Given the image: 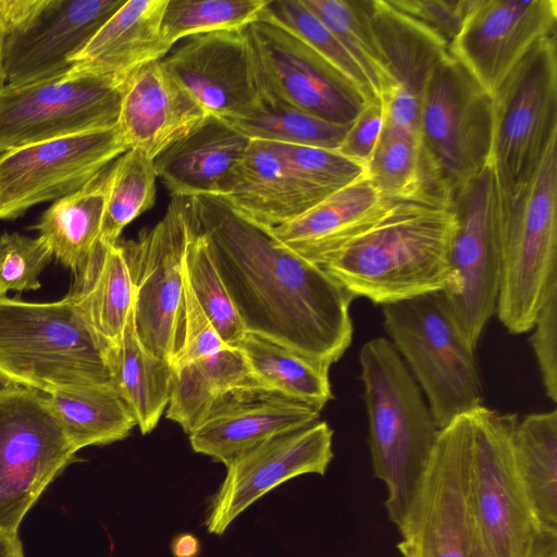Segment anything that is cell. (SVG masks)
Segmentation results:
<instances>
[{
    "label": "cell",
    "mask_w": 557,
    "mask_h": 557,
    "mask_svg": "<svg viewBox=\"0 0 557 557\" xmlns=\"http://www.w3.org/2000/svg\"><path fill=\"white\" fill-rule=\"evenodd\" d=\"M188 202L247 332L329 367L336 362L352 339L354 295L224 197L201 195Z\"/></svg>",
    "instance_id": "obj_1"
},
{
    "label": "cell",
    "mask_w": 557,
    "mask_h": 557,
    "mask_svg": "<svg viewBox=\"0 0 557 557\" xmlns=\"http://www.w3.org/2000/svg\"><path fill=\"white\" fill-rule=\"evenodd\" d=\"M447 207L398 202L322 268L354 297L388 305L441 292L449 275Z\"/></svg>",
    "instance_id": "obj_2"
},
{
    "label": "cell",
    "mask_w": 557,
    "mask_h": 557,
    "mask_svg": "<svg viewBox=\"0 0 557 557\" xmlns=\"http://www.w3.org/2000/svg\"><path fill=\"white\" fill-rule=\"evenodd\" d=\"M359 362L372 470L386 486V511L399 528L419 490L440 429L421 388L387 338L364 343Z\"/></svg>",
    "instance_id": "obj_3"
},
{
    "label": "cell",
    "mask_w": 557,
    "mask_h": 557,
    "mask_svg": "<svg viewBox=\"0 0 557 557\" xmlns=\"http://www.w3.org/2000/svg\"><path fill=\"white\" fill-rule=\"evenodd\" d=\"M107 344L66 296H0V383L53 394L111 384Z\"/></svg>",
    "instance_id": "obj_4"
},
{
    "label": "cell",
    "mask_w": 557,
    "mask_h": 557,
    "mask_svg": "<svg viewBox=\"0 0 557 557\" xmlns=\"http://www.w3.org/2000/svg\"><path fill=\"white\" fill-rule=\"evenodd\" d=\"M502 196L495 313L508 332L521 334L532 329L541 307L557 289V140L530 181Z\"/></svg>",
    "instance_id": "obj_5"
},
{
    "label": "cell",
    "mask_w": 557,
    "mask_h": 557,
    "mask_svg": "<svg viewBox=\"0 0 557 557\" xmlns=\"http://www.w3.org/2000/svg\"><path fill=\"white\" fill-rule=\"evenodd\" d=\"M383 324L440 430L482 406L474 350L459 333L442 292L384 305Z\"/></svg>",
    "instance_id": "obj_6"
},
{
    "label": "cell",
    "mask_w": 557,
    "mask_h": 557,
    "mask_svg": "<svg viewBox=\"0 0 557 557\" xmlns=\"http://www.w3.org/2000/svg\"><path fill=\"white\" fill-rule=\"evenodd\" d=\"M419 136L428 177L444 207L491 162L492 95L449 51L424 88Z\"/></svg>",
    "instance_id": "obj_7"
},
{
    "label": "cell",
    "mask_w": 557,
    "mask_h": 557,
    "mask_svg": "<svg viewBox=\"0 0 557 557\" xmlns=\"http://www.w3.org/2000/svg\"><path fill=\"white\" fill-rule=\"evenodd\" d=\"M502 189L490 162L450 196L449 275L441 290L466 343L475 350L496 311L500 281Z\"/></svg>",
    "instance_id": "obj_8"
},
{
    "label": "cell",
    "mask_w": 557,
    "mask_h": 557,
    "mask_svg": "<svg viewBox=\"0 0 557 557\" xmlns=\"http://www.w3.org/2000/svg\"><path fill=\"white\" fill-rule=\"evenodd\" d=\"M491 163L504 194L534 175L557 140L556 35L536 42L492 94Z\"/></svg>",
    "instance_id": "obj_9"
},
{
    "label": "cell",
    "mask_w": 557,
    "mask_h": 557,
    "mask_svg": "<svg viewBox=\"0 0 557 557\" xmlns=\"http://www.w3.org/2000/svg\"><path fill=\"white\" fill-rule=\"evenodd\" d=\"M470 497L474 531L485 557H530L543 532L517 473L513 413L485 406L470 413Z\"/></svg>",
    "instance_id": "obj_10"
},
{
    "label": "cell",
    "mask_w": 557,
    "mask_h": 557,
    "mask_svg": "<svg viewBox=\"0 0 557 557\" xmlns=\"http://www.w3.org/2000/svg\"><path fill=\"white\" fill-rule=\"evenodd\" d=\"M469 413L440 430L411 508L397 528L403 557H475Z\"/></svg>",
    "instance_id": "obj_11"
},
{
    "label": "cell",
    "mask_w": 557,
    "mask_h": 557,
    "mask_svg": "<svg viewBox=\"0 0 557 557\" xmlns=\"http://www.w3.org/2000/svg\"><path fill=\"white\" fill-rule=\"evenodd\" d=\"M76 453L46 394L0 387V530L18 532L26 513Z\"/></svg>",
    "instance_id": "obj_12"
},
{
    "label": "cell",
    "mask_w": 557,
    "mask_h": 557,
    "mask_svg": "<svg viewBox=\"0 0 557 557\" xmlns=\"http://www.w3.org/2000/svg\"><path fill=\"white\" fill-rule=\"evenodd\" d=\"M191 233L188 198L172 197L163 218L122 242L134 288L137 334L174 366L185 337L183 262Z\"/></svg>",
    "instance_id": "obj_13"
},
{
    "label": "cell",
    "mask_w": 557,
    "mask_h": 557,
    "mask_svg": "<svg viewBox=\"0 0 557 557\" xmlns=\"http://www.w3.org/2000/svg\"><path fill=\"white\" fill-rule=\"evenodd\" d=\"M125 0H0L1 86L66 75L77 54Z\"/></svg>",
    "instance_id": "obj_14"
},
{
    "label": "cell",
    "mask_w": 557,
    "mask_h": 557,
    "mask_svg": "<svg viewBox=\"0 0 557 557\" xmlns=\"http://www.w3.org/2000/svg\"><path fill=\"white\" fill-rule=\"evenodd\" d=\"M123 83L64 75L23 86H0V154L18 147L119 123Z\"/></svg>",
    "instance_id": "obj_15"
},
{
    "label": "cell",
    "mask_w": 557,
    "mask_h": 557,
    "mask_svg": "<svg viewBox=\"0 0 557 557\" xmlns=\"http://www.w3.org/2000/svg\"><path fill=\"white\" fill-rule=\"evenodd\" d=\"M129 149L119 125L26 145L0 154V220L73 194Z\"/></svg>",
    "instance_id": "obj_16"
},
{
    "label": "cell",
    "mask_w": 557,
    "mask_h": 557,
    "mask_svg": "<svg viewBox=\"0 0 557 557\" xmlns=\"http://www.w3.org/2000/svg\"><path fill=\"white\" fill-rule=\"evenodd\" d=\"M246 30L263 95L339 125H350L370 103L350 79L264 10Z\"/></svg>",
    "instance_id": "obj_17"
},
{
    "label": "cell",
    "mask_w": 557,
    "mask_h": 557,
    "mask_svg": "<svg viewBox=\"0 0 557 557\" xmlns=\"http://www.w3.org/2000/svg\"><path fill=\"white\" fill-rule=\"evenodd\" d=\"M326 421L273 435L237 455L212 496L205 527L221 536L234 520L271 490L296 476L324 475L333 457Z\"/></svg>",
    "instance_id": "obj_18"
},
{
    "label": "cell",
    "mask_w": 557,
    "mask_h": 557,
    "mask_svg": "<svg viewBox=\"0 0 557 557\" xmlns=\"http://www.w3.org/2000/svg\"><path fill=\"white\" fill-rule=\"evenodd\" d=\"M246 28L190 36L161 60L207 114L225 121L248 114L263 96Z\"/></svg>",
    "instance_id": "obj_19"
},
{
    "label": "cell",
    "mask_w": 557,
    "mask_h": 557,
    "mask_svg": "<svg viewBox=\"0 0 557 557\" xmlns=\"http://www.w3.org/2000/svg\"><path fill=\"white\" fill-rule=\"evenodd\" d=\"M556 0H471L448 51L491 95L540 40L556 35Z\"/></svg>",
    "instance_id": "obj_20"
},
{
    "label": "cell",
    "mask_w": 557,
    "mask_h": 557,
    "mask_svg": "<svg viewBox=\"0 0 557 557\" xmlns=\"http://www.w3.org/2000/svg\"><path fill=\"white\" fill-rule=\"evenodd\" d=\"M320 410L261 387L224 396L188 434L195 453L227 466L237 455L278 433L319 420Z\"/></svg>",
    "instance_id": "obj_21"
},
{
    "label": "cell",
    "mask_w": 557,
    "mask_h": 557,
    "mask_svg": "<svg viewBox=\"0 0 557 557\" xmlns=\"http://www.w3.org/2000/svg\"><path fill=\"white\" fill-rule=\"evenodd\" d=\"M207 115L161 60L140 66L123 83L117 125L129 149L152 160Z\"/></svg>",
    "instance_id": "obj_22"
},
{
    "label": "cell",
    "mask_w": 557,
    "mask_h": 557,
    "mask_svg": "<svg viewBox=\"0 0 557 557\" xmlns=\"http://www.w3.org/2000/svg\"><path fill=\"white\" fill-rule=\"evenodd\" d=\"M397 203L385 198L366 174L298 218L271 230L286 247L322 268L384 220Z\"/></svg>",
    "instance_id": "obj_23"
},
{
    "label": "cell",
    "mask_w": 557,
    "mask_h": 557,
    "mask_svg": "<svg viewBox=\"0 0 557 557\" xmlns=\"http://www.w3.org/2000/svg\"><path fill=\"white\" fill-rule=\"evenodd\" d=\"M249 143L226 121L207 115L153 159L156 172L172 197L224 196Z\"/></svg>",
    "instance_id": "obj_24"
},
{
    "label": "cell",
    "mask_w": 557,
    "mask_h": 557,
    "mask_svg": "<svg viewBox=\"0 0 557 557\" xmlns=\"http://www.w3.org/2000/svg\"><path fill=\"white\" fill-rule=\"evenodd\" d=\"M168 0H127L71 59L69 75L124 81L140 66L170 51L162 34Z\"/></svg>",
    "instance_id": "obj_25"
},
{
    "label": "cell",
    "mask_w": 557,
    "mask_h": 557,
    "mask_svg": "<svg viewBox=\"0 0 557 557\" xmlns=\"http://www.w3.org/2000/svg\"><path fill=\"white\" fill-rule=\"evenodd\" d=\"M222 197L244 215L273 228L298 218L329 196L305 182L272 143L250 139Z\"/></svg>",
    "instance_id": "obj_26"
},
{
    "label": "cell",
    "mask_w": 557,
    "mask_h": 557,
    "mask_svg": "<svg viewBox=\"0 0 557 557\" xmlns=\"http://www.w3.org/2000/svg\"><path fill=\"white\" fill-rule=\"evenodd\" d=\"M66 297L107 344L119 339L134 306L131 269L122 240L113 245L99 239L95 243L75 272Z\"/></svg>",
    "instance_id": "obj_27"
},
{
    "label": "cell",
    "mask_w": 557,
    "mask_h": 557,
    "mask_svg": "<svg viewBox=\"0 0 557 557\" xmlns=\"http://www.w3.org/2000/svg\"><path fill=\"white\" fill-rule=\"evenodd\" d=\"M111 382L143 435L158 425L172 392L174 369L140 341L134 306L119 339L107 349Z\"/></svg>",
    "instance_id": "obj_28"
},
{
    "label": "cell",
    "mask_w": 557,
    "mask_h": 557,
    "mask_svg": "<svg viewBox=\"0 0 557 557\" xmlns=\"http://www.w3.org/2000/svg\"><path fill=\"white\" fill-rule=\"evenodd\" d=\"M246 387L261 386L238 348L223 349L174 369L165 417L189 434L224 396Z\"/></svg>",
    "instance_id": "obj_29"
},
{
    "label": "cell",
    "mask_w": 557,
    "mask_h": 557,
    "mask_svg": "<svg viewBox=\"0 0 557 557\" xmlns=\"http://www.w3.org/2000/svg\"><path fill=\"white\" fill-rule=\"evenodd\" d=\"M369 18L395 85L422 98L448 47L387 0H364Z\"/></svg>",
    "instance_id": "obj_30"
},
{
    "label": "cell",
    "mask_w": 557,
    "mask_h": 557,
    "mask_svg": "<svg viewBox=\"0 0 557 557\" xmlns=\"http://www.w3.org/2000/svg\"><path fill=\"white\" fill-rule=\"evenodd\" d=\"M511 449L541 530L557 534V411L531 413L518 421Z\"/></svg>",
    "instance_id": "obj_31"
},
{
    "label": "cell",
    "mask_w": 557,
    "mask_h": 557,
    "mask_svg": "<svg viewBox=\"0 0 557 557\" xmlns=\"http://www.w3.org/2000/svg\"><path fill=\"white\" fill-rule=\"evenodd\" d=\"M238 349L262 388L321 409L333 398L330 367L286 345L247 332Z\"/></svg>",
    "instance_id": "obj_32"
},
{
    "label": "cell",
    "mask_w": 557,
    "mask_h": 557,
    "mask_svg": "<svg viewBox=\"0 0 557 557\" xmlns=\"http://www.w3.org/2000/svg\"><path fill=\"white\" fill-rule=\"evenodd\" d=\"M108 169L79 190L53 201L30 227L39 232L53 258L74 273L99 238Z\"/></svg>",
    "instance_id": "obj_33"
},
{
    "label": "cell",
    "mask_w": 557,
    "mask_h": 557,
    "mask_svg": "<svg viewBox=\"0 0 557 557\" xmlns=\"http://www.w3.org/2000/svg\"><path fill=\"white\" fill-rule=\"evenodd\" d=\"M47 398L77 451L87 446L122 441L136 426L132 412L112 383L75 392H57Z\"/></svg>",
    "instance_id": "obj_34"
},
{
    "label": "cell",
    "mask_w": 557,
    "mask_h": 557,
    "mask_svg": "<svg viewBox=\"0 0 557 557\" xmlns=\"http://www.w3.org/2000/svg\"><path fill=\"white\" fill-rule=\"evenodd\" d=\"M366 174L392 201L444 207L428 177L419 135L383 125Z\"/></svg>",
    "instance_id": "obj_35"
},
{
    "label": "cell",
    "mask_w": 557,
    "mask_h": 557,
    "mask_svg": "<svg viewBox=\"0 0 557 557\" xmlns=\"http://www.w3.org/2000/svg\"><path fill=\"white\" fill-rule=\"evenodd\" d=\"M157 178L153 160L137 149H128L110 164L101 243L115 244L126 225L153 207Z\"/></svg>",
    "instance_id": "obj_36"
},
{
    "label": "cell",
    "mask_w": 557,
    "mask_h": 557,
    "mask_svg": "<svg viewBox=\"0 0 557 557\" xmlns=\"http://www.w3.org/2000/svg\"><path fill=\"white\" fill-rule=\"evenodd\" d=\"M226 122L251 140L333 150L339 148L352 124L339 125L321 120L267 95L251 112Z\"/></svg>",
    "instance_id": "obj_37"
},
{
    "label": "cell",
    "mask_w": 557,
    "mask_h": 557,
    "mask_svg": "<svg viewBox=\"0 0 557 557\" xmlns=\"http://www.w3.org/2000/svg\"><path fill=\"white\" fill-rule=\"evenodd\" d=\"M359 64L379 99L394 85L364 0H301Z\"/></svg>",
    "instance_id": "obj_38"
},
{
    "label": "cell",
    "mask_w": 557,
    "mask_h": 557,
    "mask_svg": "<svg viewBox=\"0 0 557 557\" xmlns=\"http://www.w3.org/2000/svg\"><path fill=\"white\" fill-rule=\"evenodd\" d=\"M183 272L222 342L230 348H238L247 330L220 274L210 245L193 219Z\"/></svg>",
    "instance_id": "obj_39"
},
{
    "label": "cell",
    "mask_w": 557,
    "mask_h": 557,
    "mask_svg": "<svg viewBox=\"0 0 557 557\" xmlns=\"http://www.w3.org/2000/svg\"><path fill=\"white\" fill-rule=\"evenodd\" d=\"M269 0H168L162 16L166 45L194 35L245 29L259 18Z\"/></svg>",
    "instance_id": "obj_40"
},
{
    "label": "cell",
    "mask_w": 557,
    "mask_h": 557,
    "mask_svg": "<svg viewBox=\"0 0 557 557\" xmlns=\"http://www.w3.org/2000/svg\"><path fill=\"white\" fill-rule=\"evenodd\" d=\"M264 12L350 79L362 91L368 102L380 100L359 64L301 0H269Z\"/></svg>",
    "instance_id": "obj_41"
},
{
    "label": "cell",
    "mask_w": 557,
    "mask_h": 557,
    "mask_svg": "<svg viewBox=\"0 0 557 557\" xmlns=\"http://www.w3.org/2000/svg\"><path fill=\"white\" fill-rule=\"evenodd\" d=\"M293 170L327 196L366 175V166L337 150L272 143Z\"/></svg>",
    "instance_id": "obj_42"
},
{
    "label": "cell",
    "mask_w": 557,
    "mask_h": 557,
    "mask_svg": "<svg viewBox=\"0 0 557 557\" xmlns=\"http://www.w3.org/2000/svg\"><path fill=\"white\" fill-rule=\"evenodd\" d=\"M53 258L48 244L40 237L18 233L0 235V296L9 290L40 288L39 274Z\"/></svg>",
    "instance_id": "obj_43"
},
{
    "label": "cell",
    "mask_w": 557,
    "mask_h": 557,
    "mask_svg": "<svg viewBox=\"0 0 557 557\" xmlns=\"http://www.w3.org/2000/svg\"><path fill=\"white\" fill-rule=\"evenodd\" d=\"M387 2L425 27L449 48L462 26L471 0H387Z\"/></svg>",
    "instance_id": "obj_44"
},
{
    "label": "cell",
    "mask_w": 557,
    "mask_h": 557,
    "mask_svg": "<svg viewBox=\"0 0 557 557\" xmlns=\"http://www.w3.org/2000/svg\"><path fill=\"white\" fill-rule=\"evenodd\" d=\"M185 337L173 369L190 361L209 357L227 347L191 292L184 272Z\"/></svg>",
    "instance_id": "obj_45"
},
{
    "label": "cell",
    "mask_w": 557,
    "mask_h": 557,
    "mask_svg": "<svg viewBox=\"0 0 557 557\" xmlns=\"http://www.w3.org/2000/svg\"><path fill=\"white\" fill-rule=\"evenodd\" d=\"M531 346L546 396L557 401V289L541 307L532 329Z\"/></svg>",
    "instance_id": "obj_46"
},
{
    "label": "cell",
    "mask_w": 557,
    "mask_h": 557,
    "mask_svg": "<svg viewBox=\"0 0 557 557\" xmlns=\"http://www.w3.org/2000/svg\"><path fill=\"white\" fill-rule=\"evenodd\" d=\"M383 125L384 112L381 100L367 103L350 125L337 151L366 166L377 144Z\"/></svg>",
    "instance_id": "obj_47"
},
{
    "label": "cell",
    "mask_w": 557,
    "mask_h": 557,
    "mask_svg": "<svg viewBox=\"0 0 557 557\" xmlns=\"http://www.w3.org/2000/svg\"><path fill=\"white\" fill-rule=\"evenodd\" d=\"M201 546L199 540L190 533L177 534L171 542L174 557H197Z\"/></svg>",
    "instance_id": "obj_48"
},
{
    "label": "cell",
    "mask_w": 557,
    "mask_h": 557,
    "mask_svg": "<svg viewBox=\"0 0 557 557\" xmlns=\"http://www.w3.org/2000/svg\"><path fill=\"white\" fill-rule=\"evenodd\" d=\"M0 557H24L18 532L0 530Z\"/></svg>",
    "instance_id": "obj_49"
},
{
    "label": "cell",
    "mask_w": 557,
    "mask_h": 557,
    "mask_svg": "<svg viewBox=\"0 0 557 557\" xmlns=\"http://www.w3.org/2000/svg\"><path fill=\"white\" fill-rule=\"evenodd\" d=\"M530 557H557V534L541 532Z\"/></svg>",
    "instance_id": "obj_50"
},
{
    "label": "cell",
    "mask_w": 557,
    "mask_h": 557,
    "mask_svg": "<svg viewBox=\"0 0 557 557\" xmlns=\"http://www.w3.org/2000/svg\"><path fill=\"white\" fill-rule=\"evenodd\" d=\"M4 41V27L0 14V86H1V67H2V48Z\"/></svg>",
    "instance_id": "obj_51"
},
{
    "label": "cell",
    "mask_w": 557,
    "mask_h": 557,
    "mask_svg": "<svg viewBox=\"0 0 557 557\" xmlns=\"http://www.w3.org/2000/svg\"><path fill=\"white\" fill-rule=\"evenodd\" d=\"M475 557H485L481 546L478 543V540H476Z\"/></svg>",
    "instance_id": "obj_52"
}]
</instances>
